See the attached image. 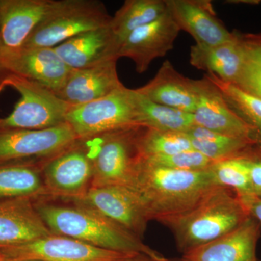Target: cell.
Listing matches in <instances>:
<instances>
[{
    "label": "cell",
    "mask_w": 261,
    "mask_h": 261,
    "mask_svg": "<svg viewBox=\"0 0 261 261\" xmlns=\"http://www.w3.org/2000/svg\"><path fill=\"white\" fill-rule=\"evenodd\" d=\"M70 202L71 205H61L51 202L49 198L36 199L34 205L54 234L75 239L105 250L143 254L154 258L163 257L112 220L87 206Z\"/></svg>",
    "instance_id": "obj_1"
},
{
    "label": "cell",
    "mask_w": 261,
    "mask_h": 261,
    "mask_svg": "<svg viewBox=\"0 0 261 261\" xmlns=\"http://www.w3.org/2000/svg\"><path fill=\"white\" fill-rule=\"evenodd\" d=\"M210 169H171L149 164L143 159L132 189L143 197L152 220L161 222L190 210L216 187Z\"/></svg>",
    "instance_id": "obj_2"
},
{
    "label": "cell",
    "mask_w": 261,
    "mask_h": 261,
    "mask_svg": "<svg viewBox=\"0 0 261 261\" xmlns=\"http://www.w3.org/2000/svg\"><path fill=\"white\" fill-rule=\"evenodd\" d=\"M248 217L236 192L216 186L190 210L161 223L172 231L185 254L231 232Z\"/></svg>",
    "instance_id": "obj_3"
},
{
    "label": "cell",
    "mask_w": 261,
    "mask_h": 261,
    "mask_svg": "<svg viewBox=\"0 0 261 261\" xmlns=\"http://www.w3.org/2000/svg\"><path fill=\"white\" fill-rule=\"evenodd\" d=\"M147 128L135 124L80 139L93 166L91 187H133L144 159L141 140Z\"/></svg>",
    "instance_id": "obj_4"
},
{
    "label": "cell",
    "mask_w": 261,
    "mask_h": 261,
    "mask_svg": "<svg viewBox=\"0 0 261 261\" xmlns=\"http://www.w3.org/2000/svg\"><path fill=\"white\" fill-rule=\"evenodd\" d=\"M111 19L98 0H55L23 47H56L82 33L109 27Z\"/></svg>",
    "instance_id": "obj_5"
},
{
    "label": "cell",
    "mask_w": 261,
    "mask_h": 261,
    "mask_svg": "<svg viewBox=\"0 0 261 261\" xmlns=\"http://www.w3.org/2000/svg\"><path fill=\"white\" fill-rule=\"evenodd\" d=\"M5 86L16 90L20 99L9 116L0 118V130L45 129L66 123L71 106L53 91L13 73L6 77Z\"/></svg>",
    "instance_id": "obj_6"
},
{
    "label": "cell",
    "mask_w": 261,
    "mask_h": 261,
    "mask_svg": "<svg viewBox=\"0 0 261 261\" xmlns=\"http://www.w3.org/2000/svg\"><path fill=\"white\" fill-rule=\"evenodd\" d=\"M65 122L78 139L139 124L135 89L122 86L106 97L71 106Z\"/></svg>",
    "instance_id": "obj_7"
},
{
    "label": "cell",
    "mask_w": 261,
    "mask_h": 261,
    "mask_svg": "<svg viewBox=\"0 0 261 261\" xmlns=\"http://www.w3.org/2000/svg\"><path fill=\"white\" fill-rule=\"evenodd\" d=\"M3 260L123 261L140 254L99 248L75 239L51 234L29 243L0 248Z\"/></svg>",
    "instance_id": "obj_8"
},
{
    "label": "cell",
    "mask_w": 261,
    "mask_h": 261,
    "mask_svg": "<svg viewBox=\"0 0 261 261\" xmlns=\"http://www.w3.org/2000/svg\"><path fill=\"white\" fill-rule=\"evenodd\" d=\"M68 201L97 211L140 239L152 220L143 197L128 187H91L82 197Z\"/></svg>",
    "instance_id": "obj_9"
},
{
    "label": "cell",
    "mask_w": 261,
    "mask_h": 261,
    "mask_svg": "<svg viewBox=\"0 0 261 261\" xmlns=\"http://www.w3.org/2000/svg\"><path fill=\"white\" fill-rule=\"evenodd\" d=\"M44 183L53 199L73 200L92 187L93 166L82 141L77 139L61 152L42 163Z\"/></svg>",
    "instance_id": "obj_10"
},
{
    "label": "cell",
    "mask_w": 261,
    "mask_h": 261,
    "mask_svg": "<svg viewBox=\"0 0 261 261\" xmlns=\"http://www.w3.org/2000/svg\"><path fill=\"white\" fill-rule=\"evenodd\" d=\"M77 139L67 123L45 129L0 130V163L42 162L69 147Z\"/></svg>",
    "instance_id": "obj_11"
},
{
    "label": "cell",
    "mask_w": 261,
    "mask_h": 261,
    "mask_svg": "<svg viewBox=\"0 0 261 261\" xmlns=\"http://www.w3.org/2000/svg\"><path fill=\"white\" fill-rule=\"evenodd\" d=\"M0 63L10 73L36 82L56 94L63 88L72 70L54 47L1 51Z\"/></svg>",
    "instance_id": "obj_12"
},
{
    "label": "cell",
    "mask_w": 261,
    "mask_h": 261,
    "mask_svg": "<svg viewBox=\"0 0 261 261\" xmlns=\"http://www.w3.org/2000/svg\"><path fill=\"white\" fill-rule=\"evenodd\" d=\"M197 82L198 102L192 114L196 126L228 137L255 140L258 143L255 128L233 111L208 79L204 75Z\"/></svg>",
    "instance_id": "obj_13"
},
{
    "label": "cell",
    "mask_w": 261,
    "mask_h": 261,
    "mask_svg": "<svg viewBox=\"0 0 261 261\" xmlns=\"http://www.w3.org/2000/svg\"><path fill=\"white\" fill-rule=\"evenodd\" d=\"M180 29L170 12L152 23L136 29L121 43L118 57L135 63L136 70L142 73L156 58L166 56L173 49Z\"/></svg>",
    "instance_id": "obj_14"
},
{
    "label": "cell",
    "mask_w": 261,
    "mask_h": 261,
    "mask_svg": "<svg viewBox=\"0 0 261 261\" xmlns=\"http://www.w3.org/2000/svg\"><path fill=\"white\" fill-rule=\"evenodd\" d=\"M168 9L180 31L195 39L196 44L212 47L231 40L230 32L216 15L209 0H166Z\"/></svg>",
    "instance_id": "obj_15"
},
{
    "label": "cell",
    "mask_w": 261,
    "mask_h": 261,
    "mask_svg": "<svg viewBox=\"0 0 261 261\" xmlns=\"http://www.w3.org/2000/svg\"><path fill=\"white\" fill-rule=\"evenodd\" d=\"M54 2L0 0V53L23 47Z\"/></svg>",
    "instance_id": "obj_16"
},
{
    "label": "cell",
    "mask_w": 261,
    "mask_h": 261,
    "mask_svg": "<svg viewBox=\"0 0 261 261\" xmlns=\"http://www.w3.org/2000/svg\"><path fill=\"white\" fill-rule=\"evenodd\" d=\"M32 197L0 200V248L29 243L53 233Z\"/></svg>",
    "instance_id": "obj_17"
},
{
    "label": "cell",
    "mask_w": 261,
    "mask_h": 261,
    "mask_svg": "<svg viewBox=\"0 0 261 261\" xmlns=\"http://www.w3.org/2000/svg\"><path fill=\"white\" fill-rule=\"evenodd\" d=\"M120 47L109 25L82 33L54 48L71 69H82L119 59Z\"/></svg>",
    "instance_id": "obj_18"
},
{
    "label": "cell",
    "mask_w": 261,
    "mask_h": 261,
    "mask_svg": "<svg viewBox=\"0 0 261 261\" xmlns=\"http://www.w3.org/2000/svg\"><path fill=\"white\" fill-rule=\"evenodd\" d=\"M260 225L248 217L232 231L183 254V261H257Z\"/></svg>",
    "instance_id": "obj_19"
},
{
    "label": "cell",
    "mask_w": 261,
    "mask_h": 261,
    "mask_svg": "<svg viewBox=\"0 0 261 261\" xmlns=\"http://www.w3.org/2000/svg\"><path fill=\"white\" fill-rule=\"evenodd\" d=\"M117 61L72 69L65 85L57 95L70 106L85 104L106 97L123 84L118 78Z\"/></svg>",
    "instance_id": "obj_20"
},
{
    "label": "cell",
    "mask_w": 261,
    "mask_h": 261,
    "mask_svg": "<svg viewBox=\"0 0 261 261\" xmlns=\"http://www.w3.org/2000/svg\"><path fill=\"white\" fill-rule=\"evenodd\" d=\"M136 90L154 102L192 114L198 102L197 80L184 76L168 61L163 63L153 80Z\"/></svg>",
    "instance_id": "obj_21"
},
{
    "label": "cell",
    "mask_w": 261,
    "mask_h": 261,
    "mask_svg": "<svg viewBox=\"0 0 261 261\" xmlns=\"http://www.w3.org/2000/svg\"><path fill=\"white\" fill-rule=\"evenodd\" d=\"M228 42L212 47L195 44L190 49V64L197 69L214 73L220 80L234 84L244 65V51L239 33Z\"/></svg>",
    "instance_id": "obj_22"
},
{
    "label": "cell",
    "mask_w": 261,
    "mask_h": 261,
    "mask_svg": "<svg viewBox=\"0 0 261 261\" xmlns=\"http://www.w3.org/2000/svg\"><path fill=\"white\" fill-rule=\"evenodd\" d=\"M43 162L0 163V200L18 197L53 199L43 178Z\"/></svg>",
    "instance_id": "obj_23"
},
{
    "label": "cell",
    "mask_w": 261,
    "mask_h": 261,
    "mask_svg": "<svg viewBox=\"0 0 261 261\" xmlns=\"http://www.w3.org/2000/svg\"><path fill=\"white\" fill-rule=\"evenodd\" d=\"M187 134L194 149L214 163L243 157L255 145H259L255 140L220 135L196 125Z\"/></svg>",
    "instance_id": "obj_24"
},
{
    "label": "cell",
    "mask_w": 261,
    "mask_h": 261,
    "mask_svg": "<svg viewBox=\"0 0 261 261\" xmlns=\"http://www.w3.org/2000/svg\"><path fill=\"white\" fill-rule=\"evenodd\" d=\"M167 11L166 0H126L112 16L110 27L121 44L136 29L152 23Z\"/></svg>",
    "instance_id": "obj_25"
},
{
    "label": "cell",
    "mask_w": 261,
    "mask_h": 261,
    "mask_svg": "<svg viewBox=\"0 0 261 261\" xmlns=\"http://www.w3.org/2000/svg\"><path fill=\"white\" fill-rule=\"evenodd\" d=\"M139 124L168 132L187 133L195 126L193 115L150 100L135 89Z\"/></svg>",
    "instance_id": "obj_26"
},
{
    "label": "cell",
    "mask_w": 261,
    "mask_h": 261,
    "mask_svg": "<svg viewBox=\"0 0 261 261\" xmlns=\"http://www.w3.org/2000/svg\"><path fill=\"white\" fill-rule=\"evenodd\" d=\"M205 76L219 89L233 111L255 128L257 142L261 145L260 98L249 94L234 84L223 82L214 73H206Z\"/></svg>",
    "instance_id": "obj_27"
},
{
    "label": "cell",
    "mask_w": 261,
    "mask_h": 261,
    "mask_svg": "<svg viewBox=\"0 0 261 261\" xmlns=\"http://www.w3.org/2000/svg\"><path fill=\"white\" fill-rule=\"evenodd\" d=\"M238 33L243 48L244 65L234 85L261 99V34Z\"/></svg>",
    "instance_id": "obj_28"
},
{
    "label": "cell",
    "mask_w": 261,
    "mask_h": 261,
    "mask_svg": "<svg viewBox=\"0 0 261 261\" xmlns=\"http://www.w3.org/2000/svg\"><path fill=\"white\" fill-rule=\"evenodd\" d=\"M141 149L144 157L171 155L194 149L187 133L159 130L148 127L142 135Z\"/></svg>",
    "instance_id": "obj_29"
},
{
    "label": "cell",
    "mask_w": 261,
    "mask_h": 261,
    "mask_svg": "<svg viewBox=\"0 0 261 261\" xmlns=\"http://www.w3.org/2000/svg\"><path fill=\"white\" fill-rule=\"evenodd\" d=\"M210 170L216 186L231 189L240 197L250 195V173L244 156L214 163Z\"/></svg>",
    "instance_id": "obj_30"
},
{
    "label": "cell",
    "mask_w": 261,
    "mask_h": 261,
    "mask_svg": "<svg viewBox=\"0 0 261 261\" xmlns=\"http://www.w3.org/2000/svg\"><path fill=\"white\" fill-rule=\"evenodd\" d=\"M144 159L149 164L159 167L190 171H206L210 169L214 163L195 149L171 155L144 157Z\"/></svg>",
    "instance_id": "obj_31"
},
{
    "label": "cell",
    "mask_w": 261,
    "mask_h": 261,
    "mask_svg": "<svg viewBox=\"0 0 261 261\" xmlns=\"http://www.w3.org/2000/svg\"><path fill=\"white\" fill-rule=\"evenodd\" d=\"M244 157L250 173V195L261 198V145H255Z\"/></svg>",
    "instance_id": "obj_32"
},
{
    "label": "cell",
    "mask_w": 261,
    "mask_h": 261,
    "mask_svg": "<svg viewBox=\"0 0 261 261\" xmlns=\"http://www.w3.org/2000/svg\"><path fill=\"white\" fill-rule=\"evenodd\" d=\"M247 216L255 220L261 226V198L253 195L240 197Z\"/></svg>",
    "instance_id": "obj_33"
},
{
    "label": "cell",
    "mask_w": 261,
    "mask_h": 261,
    "mask_svg": "<svg viewBox=\"0 0 261 261\" xmlns=\"http://www.w3.org/2000/svg\"><path fill=\"white\" fill-rule=\"evenodd\" d=\"M132 261H183V260H169V259L163 257L161 258H154V257L147 256V255L140 254V255H137L134 257Z\"/></svg>",
    "instance_id": "obj_34"
},
{
    "label": "cell",
    "mask_w": 261,
    "mask_h": 261,
    "mask_svg": "<svg viewBox=\"0 0 261 261\" xmlns=\"http://www.w3.org/2000/svg\"><path fill=\"white\" fill-rule=\"evenodd\" d=\"M9 72L5 69L3 65L0 63V93L3 89L6 88L5 86V80L6 77L9 75Z\"/></svg>",
    "instance_id": "obj_35"
},
{
    "label": "cell",
    "mask_w": 261,
    "mask_h": 261,
    "mask_svg": "<svg viewBox=\"0 0 261 261\" xmlns=\"http://www.w3.org/2000/svg\"><path fill=\"white\" fill-rule=\"evenodd\" d=\"M3 261H37L32 260H3Z\"/></svg>",
    "instance_id": "obj_36"
},
{
    "label": "cell",
    "mask_w": 261,
    "mask_h": 261,
    "mask_svg": "<svg viewBox=\"0 0 261 261\" xmlns=\"http://www.w3.org/2000/svg\"><path fill=\"white\" fill-rule=\"evenodd\" d=\"M136 256H137V255H136ZM136 256H135V257H136ZM130 257V258H129V259H127V260H123V261H132V259H133V258H134V257Z\"/></svg>",
    "instance_id": "obj_37"
},
{
    "label": "cell",
    "mask_w": 261,
    "mask_h": 261,
    "mask_svg": "<svg viewBox=\"0 0 261 261\" xmlns=\"http://www.w3.org/2000/svg\"><path fill=\"white\" fill-rule=\"evenodd\" d=\"M3 257H2V255H0V261H3Z\"/></svg>",
    "instance_id": "obj_38"
}]
</instances>
